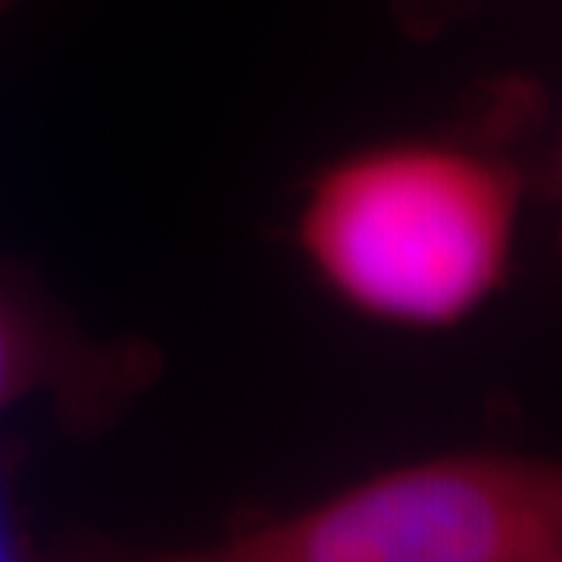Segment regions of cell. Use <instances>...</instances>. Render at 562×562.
<instances>
[{"label":"cell","instance_id":"1","mask_svg":"<svg viewBox=\"0 0 562 562\" xmlns=\"http://www.w3.org/2000/svg\"><path fill=\"white\" fill-rule=\"evenodd\" d=\"M469 120L362 140L303 181L291 244L353 319L403 335L457 331L513 279L538 162L531 88L503 85Z\"/></svg>","mask_w":562,"mask_h":562},{"label":"cell","instance_id":"2","mask_svg":"<svg viewBox=\"0 0 562 562\" xmlns=\"http://www.w3.org/2000/svg\"><path fill=\"white\" fill-rule=\"evenodd\" d=\"M198 562H562V457L462 447L238 516Z\"/></svg>","mask_w":562,"mask_h":562},{"label":"cell","instance_id":"3","mask_svg":"<svg viewBox=\"0 0 562 562\" xmlns=\"http://www.w3.org/2000/svg\"><path fill=\"white\" fill-rule=\"evenodd\" d=\"M538 176H541L543 191L557 210V244H560V262H562V125L557 138L550 144V150L538 160Z\"/></svg>","mask_w":562,"mask_h":562},{"label":"cell","instance_id":"4","mask_svg":"<svg viewBox=\"0 0 562 562\" xmlns=\"http://www.w3.org/2000/svg\"><path fill=\"white\" fill-rule=\"evenodd\" d=\"M401 16L409 25H419V29H438L441 22L450 16H457L469 0H394Z\"/></svg>","mask_w":562,"mask_h":562},{"label":"cell","instance_id":"5","mask_svg":"<svg viewBox=\"0 0 562 562\" xmlns=\"http://www.w3.org/2000/svg\"><path fill=\"white\" fill-rule=\"evenodd\" d=\"M20 350L13 341V331L7 328V322L0 319V403L13 394V387L20 384Z\"/></svg>","mask_w":562,"mask_h":562}]
</instances>
